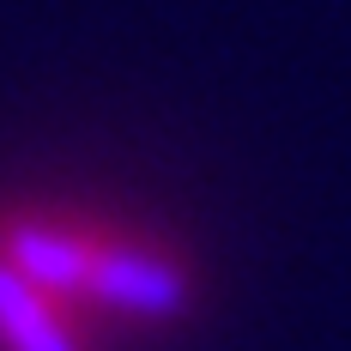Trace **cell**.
<instances>
[{"mask_svg":"<svg viewBox=\"0 0 351 351\" xmlns=\"http://www.w3.org/2000/svg\"><path fill=\"white\" fill-rule=\"evenodd\" d=\"M85 291L97 303L128 309V315H182L188 309V279L176 273V261L152 254V248H134V243H115V237L91 243Z\"/></svg>","mask_w":351,"mask_h":351,"instance_id":"1","label":"cell"},{"mask_svg":"<svg viewBox=\"0 0 351 351\" xmlns=\"http://www.w3.org/2000/svg\"><path fill=\"white\" fill-rule=\"evenodd\" d=\"M91 230H67L49 218H12L0 230V254L36 285V291H85V267H91Z\"/></svg>","mask_w":351,"mask_h":351,"instance_id":"2","label":"cell"},{"mask_svg":"<svg viewBox=\"0 0 351 351\" xmlns=\"http://www.w3.org/2000/svg\"><path fill=\"white\" fill-rule=\"evenodd\" d=\"M0 339H6V351H79L61 315L49 309V297L6 254H0Z\"/></svg>","mask_w":351,"mask_h":351,"instance_id":"3","label":"cell"}]
</instances>
